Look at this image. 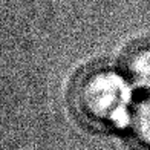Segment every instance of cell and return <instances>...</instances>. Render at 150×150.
Wrapping results in <instances>:
<instances>
[{"label": "cell", "instance_id": "cell-2", "mask_svg": "<svg viewBox=\"0 0 150 150\" xmlns=\"http://www.w3.org/2000/svg\"><path fill=\"white\" fill-rule=\"evenodd\" d=\"M126 69L133 84L150 87V47L133 52L126 63Z\"/></svg>", "mask_w": 150, "mask_h": 150}, {"label": "cell", "instance_id": "cell-3", "mask_svg": "<svg viewBox=\"0 0 150 150\" xmlns=\"http://www.w3.org/2000/svg\"><path fill=\"white\" fill-rule=\"evenodd\" d=\"M130 124L136 138L150 147V98L136 106L130 118Z\"/></svg>", "mask_w": 150, "mask_h": 150}, {"label": "cell", "instance_id": "cell-1", "mask_svg": "<svg viewBox=\"0 0 150 150\" xmlns=\"http://www.w3.org/2000/svg\"><path fill=\"white\" fill-rule=\"evenodd\" d=\"M72 100L80 117L95 126L124 127L130 122V84L115 71L98 69L83 75L74 86Z\"/></svg>", "mask_w": 150, "mask_h": 150}]
</instances>
